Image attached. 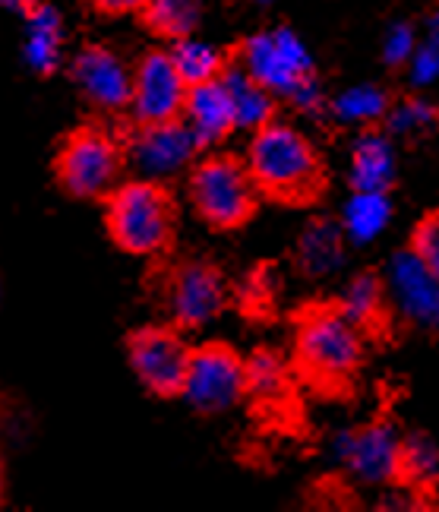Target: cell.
I'll list each match as a JSON object with an SVG mask.
<instances>
[{"label":"cell","instance_id":"4fadbf2b","mask_svg":"<svg viewBox=\"0 0 439 512\" xmlns=\"http://www.w3.org/2000/svg\"><path fill=\"white\" fill-rule=\"evenodd\" d=\"M338 304L348 313V320L364 332V339L370 345H392L398 339V320L395 304L389 298V285L386 275L376 266H367L361 272H354L345 282V288L338 291Z\"/></svg>","mask_w":439,"mask_h":512},{"label":"cell","instance_id":"f546056e","mask_svg":"<svg viewBox=\"0 0 439 512\" xmlns=\"http://www.w3.org/2000/svg\"><path fill=\"white\" fill-rule=\"evenodd\" d=\"M417 29L411 26V23H395L389 32H386V42H383V64L389 67V70H405L408 67V61H411V54H414V48H417Z\"/></svg>","mask_w":439,"mask_h":512},{"label":"cell","instance_id":"30bf717a","mask_svg":"<svg viewBox=\"0 0 439 512\" xmlns=\"http://www.w3.org/2000/svg\"><path fill=\"white\" fill-rule=\"evenodd\" d=\"M181 399L203 418L225 415L244 402V354L225 339L199 342L190 351V367Z\"/></svg>","mask_w":439,"mask_h":512},{"label":"cell","instance_id":"8fae6325","mask_svg":"<svg viewBox=\"0 0 439 512\" xmlns=\"http://www.w3.org/2000/svg\"><path fill=\"white\" fill-rule=\"evenodd\" d=\"M187 83L177 73L174 57L168 48H146L133 61V86H130V108L124 124L152 127L177 121L184 111Z\"/></svg>","mask_w":439,"mask_h":512},{"label":"cell","instance_id":"cb8c5ba5","mask_svg":"<svg viewBox=\"0 0 439 512\" xmlns=\"http://www.w3.org/2000/svg\"><path fill=\"white\" fill-rule=\"evenodd\" d=\"M392 89L386 86H376V83H367V86H354V89H345L342 95H335L326 102V114L335 117L342 127H379L383 124V117L392 105Z\"/></svg>","mask_w":439,"mask_h":512},{"label":"cell","instance_id":"4316f807","mask_svg":"<svg viewBox=\"0 0 439 512\" xmlns=\"http://www.w3.org/2000/svg\"><path fill=\"white\" fill-rule=\"evenodd\" d=\"M436 117H439V108L430 98L414 95V92L411 95L395 92L379 127H383L392 140H417L421 133H430L436 127Z\"/></svg>","mask_w":439,"mask_h":512},{"label":"cell","instance_id":"836d02e7","mask_svg":"<svg viewBox=\"0 0 439 512\" xmlns=\"http://www.w3.org/2000/svg\"><path fill=\"white\" fill-rule=\"evenodd\" d=\"M7 506V468H4V459H0V509Z\"/></svg>","mask_w":439,"mask_h":512},{"label":"cell","instance_id":"6da1fadb","mask_svg":"<svg viewBox=\"0 0 439 512\" xmlns=\"http://www.w3.org/2000/svg\"><path fill=\"white\" fill-rule=\"evenodd\" d=\"M370 342L335 298L304 301L291 310L288 367L297 386L323 402H351L361 389Z\"/></svg>","mask_w":439,"mask_h":512},{"label":"cell","instance_id":"d6a6232c","mask_svg":"<svg viewBox=\"0 0 439 512\" xmlns=\"http://www.w3.org/2000/svg\"><path fill=\"white\" fill-rule=\"evenodd\" d=\"M35 4H42V0H0V7H4V10H13V13H19V16H26Z\"/></svg>","mask_w":439,"mask_h":512},{"label":"cell","instance_id":"83f0119b","mask_svg":"<svg viewBox=\"0 0 439 512\" xmlns=\"http://www.w3.org/2000/svg\"><path fill=\"white\" fill-rule=\"evenodd\" d=\"M278 294V272L272 263H259L247 272L241 288H234V304L241 307L247 317H266L275 307Z\"/></svg>","mask_w":439,"mask_h":512},{"label":"cell","instance_id":"e0dca14e","mask_svg":"<svg viewBox=\"0 0 439 512\" xmlns=\"http://www.w3.org/2000/svg\"><path fill=\"white\" fill-rule=\"evenodd\" d=\"M181 121L187 124L199 152L218 149L231 140L237 133V117H234V105H231V95L222 83V76L209 83L187 86Z\"/></svg>","mask_w":439,"mask_h":512},{"label":"cell","instance_id":"1f68e13d","mask_svg":"<svg viewBox=\"0 0 439 512\" xmlns=\"http://www.w3.org/2000/svg\"><path fill=\"white\" fill-rule=\"evenodd\" d=\"M79 4L102 19H124L143 7V0H79Z\"/></svg>","mask_w":439,"mask_h":512},{"label":"cell","instance_id":"44dd1931","mask_svg":"<svg viewBox=\"0 0 439 512\" xmlns=\"http://www.w3.org/2000/svg\"><path fill=\"white\" fill-rule=\"evenodd\" d=\"M26 64L38 80H51L57 70H64V48H67V26L64 16L51 0L35 4L26 16Z\"/></svg>","mask_w":439,"mask_h":512},{"label":"cell","instance_id":"484cf974","mask_svg":"<svg viewBox=\"0 0 439 512\" xmlns=\"http://www.w3.org/2000/svg\"><path fill=\"white\" fill-rule=\"evenodd\" d=\"M168 51H171L174 67H177V73L184 76L187 86L218 80V76H222L228 70V64H231L228 48L206 45V42H199L196 35L184 38V42H174Z\"/></svg>","mask_w":439,"mask_h":512},{"label":"cell","instance_id":"d6986e66","mask_svg":"<svg viewBox=\"0 0 439 512\" xmlns=\"http://www.w3.org/2000/svg\"><path fill=\"white\" fill-rule=\"evenodd\" d=\"M439 481V452L427 430H408L398 437L392 471H389V487L405 490V494L417 500H433Z\"/></svg>","mask_w":439,"mask_h":512},{"label":"cell","instance_id":"7a4b0ae2","mask_svg":"<svg viewBox=\"0 0 439 512\" xmlns=\"http://www.w3.org/2000/svg\"><path fill=\"white\" fill-rule=\"evenodd\" d=\"M244 162L263 203L316 209L329 196L332 174L323 149L282 114L250 133Z\"/></svg>","mask_w":439,"mask_h":512},{"label":"cell","instance_id":"ffe728a7","mask_svg":"<svg viewBox=\"0 0 439 512\" xmlns=\"http://www.w3.org/2000/svg\"><path fill=\"white\" fill-rule=\"evenodd\" d=\"M345 253H348V238H345L342 225H338V219L316 215V219H310V225L301 231V238L294 241L291 263L301 279L319 282L345 263Z\"/></svg>","mask_w":439,"mask_h":512},{"label":"cell","instance_id":"7c38bea8","mask_svg":"<svg viewBox=\"0 0 439 512\" xmlns=\"http://www.w3.org/2000/svg\"><path fill=\"white\" fill-rule=\"evenodd\" d=\"M121 136H124V152H127V171L133 168L136 177L171 181V177L184 174L199 155V146L181 117L168 124H152V127L124 124Z\"/></svg>","mask_w":439,"mask_h":512},{"label":"cell","instance_id":"d4e9b609","mask_svg":"<svg viewBox=\"0 0 439 512\" xmlns=\"http://www.w3.org/2000/svg\"><path fill=\"white\" fill-rule=\"evenodd\" d=\"M392 193H370V190H351V200L342 212V225L345 238L354 244H367L373 241L379 231H383L392 219Z\"/></svg>","mask_w":439,"mask_h":512},{"label":"cell","instance_id":"ba28073f","mask_svg":"<svg viewBox=\"0 0 439 512\" xmlns=\"http://www.w3.org/2000/svg\"><path fill=\"white\" fill-rule=\"evenodd\" d=\"M190 351L193 345L187 342V332L174 329L171 323L158 320L136 326L124 336V354L127 364L133 367L136 380L152 399H181L187 367H190Z\"/></svg>","mask_w":439,"mask_h":512},{"label":"cell","instance_id":"603a6c76","mask_svg":"<svg viewBox=\"0 0 439 512\" xmlns=\"http://www.w3.org/2000/svg\"><path fill=\"white\" fill-rule=\"evenodd\" d=\"M222 83H225V89L231 95L237 130H250L253 133L256 127L275 121V117L285 111L282 105H278V98L269 89L259 86L256 80H250L241 67L228 64V70L222 73Z\"/></svg>","mask_w":439,"mask_h":512},{"label":"cell","instance_id":"ac0fdd59","mask_svg":"<svg viewBox=\"0 0 439 512\" xmlns=\"http://www.w3.org/2000/svg\"><path fill=\"white\" fill-rule=\"evenodd\" d=\"M398 184V149L383 127H364L351 146L348 187L370 193H392Z\"/></svg>","mask_w":439,"mask_h":512},{"label":"cell","instance_id":"8992f818","mask_svg":"<svg viewBox=\"0 0 439 512\" xmlns=\"http://www.w3.org/2000/svg\"><path fill=\"white\" fill-rule=\"evenodd\" d=\"M54 184L76 203H102V196L124 181L127 152L117 121H92L76 124L54 146L51 159Z\"/></svg>","mask_w":439,"mask_h":512},{"label":"cell","instance_id":"9c48e42d","mask_svg":"<svg viewBox=\"0 0 439 512\" xmlns=\"http://www.w3.org/2000/svg\"><path fill=\"white\" fill-rule=\"evenodd\" d=\"M79 102L102 117V121H124L130 108L133 64L108 42H83L64 67Z\"/></svg>","mask_w":439,"mask_h":512},{"label":"cell","instance_id":"5b68a950","mask_svg":"<svg viewBox=\"0 0 439 512\" xmlns=\"http://www.w3.org/2000/svg\"><path fill=\"white\" fill-rule=\"evenodd\" d=\"M228 54L231 64L269 89L282 108L288 105L291 111L316 117L326 114V95L319 86L316 61L291 29L278 26L244 35L237 45H228Z\"/></svg>","mask_w":439,"mask_h":512},{"label":"cell","instance_id":"5bb4252c","mask_svg":"<svg viewBox=\"0 0 439 512\" xmlns=\"http://www.w3.org/2000/svg\"><path fill=\"white\" fill-rule=\"evenodd\" d=\"M398 437H402V430L383 411L361 427L345 430L342 440H338V456L361 484H389Z\"/></svg>","mask_w":439,"mask_h":512},{"label":"cell","instance_id":"4dcf8cb0","mask_svg":"<svg viewBox=\"0 0 439 512\" xmlns=\"http://www.w3.org/2000/svg\"><path fill=\"white\" fill-rule=\"evenodd\" d=\"M436 67H439V54H436V42H433V35L421 38L411 54V61L405 70H411V80L417 86H430L436 80Z\"/></svg>","mask_w":439,"mask_h":512},{"label":"cell","instance_id":"9a60e30c","mask_svg":"<svg viewBox=\"0 0 439 512\" xmlns=\"http://www.w3.org/2000/svg\"><path fill=\"white\" fill-rule=\"evenodd\" d=\"M297 399V380L288 367V358L272 345H259L244 358V402L253 405L256 415L285 418Z\"/></svg>","mask_w":439,"mask_h":512},{"label":"cell","instance_id":"52a82bcc","mask_svg":"<svg viewBox=\"0 0 439 512\" xmlns=\"http://www.w3.org/2000/svg\"><path fill=\"white\" fill-rule=\"evenodd\" d=\"M187 200L196 219L215 234L244 231L263 206L250 181L244 155L225 149H206L190 162Z\"/></svg>","mask_w":439,"mask_h":512},{"label":"cell","instance_id":"2e32d148","mask_svg":"<svg viewBox=\"0 0 439 512\" xmlns=\"http://www.w3.org/2000/svg\"><path fill=\"white\" fill-rule=\"evenodd\" d=\"M389 298L402 326H433L439 317V275L427 272L408 250L392 256V272L386 275Z\"/></svg>","mask_w":439,"mask_h":512},{"label":"cell","instance_id":"e575fe53","mask_svg":"<svg viewBox=\"0 0 439 512\" xmlns=\"http://www.w3.org/2000/svg\"><path fill=\"white\" fill-rule=\"evenodd\" d=\"M7 418H10V402H7V396H4V392H0V430H4Z\"/></svg>","mask_w":439,"mask_h":512},{"label":"cell","instance_id":"7402d4cb","mask_svg":"<svg viewBox=\"0 0 439 512\" xmlns=\"http://www.w3.org/2000/svg\"><path fill=\"white\" fill-rule=\"evenodd\" d=\"M133 16L155 42L174 45L199 32L206 7H203V0H143V7Z\"/></svg>","mask_w":439,"mask_h":512},{"label":"cell","instance_id":"277c9868","mask_svg":"<svg viewBox=\"0 0 439 512\" xmlns=\"http://www.w3.org/2000/svg\"><path fill=\"white\" fill-rule=\"evenodd\" d=\"M149 298L162 320L181 332H196L234 307V282L212 256H158L149 260Z\"/></svg>","mask_w":439,"mask_h":512},{"label":"cell","instance_id":"3957f363","mask_svg":"<svg viewBox=\"0 0 439 512\" xmlns=\"http://www.w3.org/2000/svg\"><path fill=\"white\" fill-rule=\"evenodd\" d=\"M102 222L108 241L139 260H158L177 250L181 203L168 181L124 177L102 196Z\"/></svg>","mask_w":439,"mask_h":512},{"label":"cell","instance_id":"f1b7e54d","mask_svg":"<svg viewBox=\"0 0 439 512\" xmlns=\"http://www.w3.org/2000/svg\"><path fill=\"white\" fill-rule=\"evenodd\" d=\"M405 250L427 272L439 275V209L421 212V219L414 222V228L408 234V247Z\"/></svg>","mask_w":439,"mask_h":512}]
</instances>
